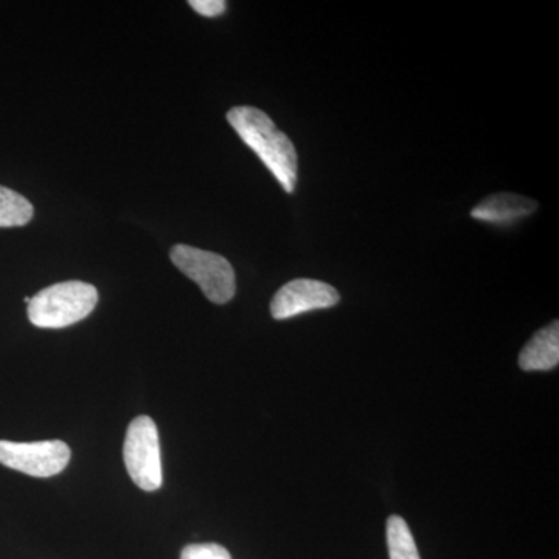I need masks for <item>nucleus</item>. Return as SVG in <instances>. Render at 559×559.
Wrapping results in <instances>:
<instances>
[{"label": "nucleus", "mask_w": 559, "mask_h": 559, "mask_svg": "<svg viewBox=\"0 0 559 559\" xmlns=\"http://www.w3.org/2000/svg\"><path fill=\"white\" fill-rule=\"evenodd\" d=\"M70 448L61 440L16 443L0 440V463L32 477H53L68 468Z\"/></svg>", "instance_id": "39448f33"}, {"label": "nucleus", "mask_w": 559, "mask_h": 559, "mask_svg": "<svg viewBox=\"0 0 559 559\" xmlns=\"http://www.w3.org/2000/svg\"><path fill=\"white\" fill-rule=\"evenodd\" d=\"M170 257L182 274L200 285L210 301L224 305L234 299L237 280L234 267L223 255L178 245L171 249Z\"/></svg>", "instance_id": "7ed1b4c3"}, {"label": "nucleus", "mask_w": 559, "mask_h": 559, "mask_svg": "<svg viewBox=\"0 0 559 559\" xmlns=\"http://www.w3.org/2000/svg\"><path fill=\"white\" fill-rule=\"evenodd\" d=\"M33 205L16 191L0 186V227H21L31 223Z\"/></svg>", "instance_id": "1a4fd4ad"}, {"label": "nucleus", "mask_w": 559, "mask_h": 559, "mask_svg": "<svg viewBox=\"0 0 559 559\" xmlns=\"http://www.w3.org/2000/svg\"><path fill=\"white\" fill-rule=\"evenodd\" d=\"M190 7L205 17L221 16L227 9L224 0H190Z\"/></svg>", "instance_id": "f8f14e48"}, {"label": "nucleus", "mask_w": 559, "mask_h": 559, "mask_svg": "<svg viewBox=\"0 0 559 559\" xmlns=\"http://www.w3.org/2000/svg\"><path fill=\"white\" fill-rule=\"evenodd\" d=\"M538 209V202L530 198L521 197L514 193H498L485 198L473 210L471 216L484 223L498 224V226H509L516 221L527 218Z\"/></svg>", "instance_id": "0eeeda50"}, {"label": "nucleus", "mask_w": 559, "mask_h": 559, "mask_svg": "<svg viewBox=\"0 0 559 559\" xmlns=\"http://www.w3.org/2000/svg\"><path fill=\"white\" fill-rule=\"evenodd\" d=\"M227 121L242 142L266 165L286 193H294L297 183V151L288 135L275 127L267 114L252 106L230 109Z\"/></svg>", "instance_id": "f257e3e1"}, {"label": "nucleus", "mask_w": 559, "mask_h": 559, "mask_svg": "<svg viewBox=\"0 0 559 559\" xmlns=\"http://www.w3.org/2000/svg\"><path fill=\"white\" fill-rule=\"evenodd\" d=\"M98 290L84 282H62L39 290L27 307L28 319L39 329H66L94 311Z\"/></svg>", "instance_id": "f03ea898"}, {"label": "nucleus", "mask_w": 559, "mask_h": 559, "mask_svg": "<svg viewBox=\"0 0 559 559\" xmlns=\"http://www.w3.org/2000/svg\"><path fill=\"white\" fill-rule=\"evenodd\" d=\"M180 559H231L229 550L219 544H190L183 547Z\"/></svg>", "instance_id": "9b49d317"}, {"label": "nucleus", "mask_w": 559, "mask_h": 559, "mask_svg": "<svg viewBox=\"0 0 559 559\" xmlns=\"http://www.w3.org/2000/svg\"><path fill=\"white\" fill-rule=\"evenodd\" d=\"M123 459L128 474L140 489L151 492L162 487L159 430L153 418L140 415L132 419L124 439Z\"/></svg>", "instance_id": "20e7f679"}, {"label": "nucleus", "mask_w": 559, "mask_h": 559, "mask_svg": "<svg viewBox=\"0 0 559 559\" xmlns=\"http://www.w3.org/2000/svg\"><path fill=\"white\" fill-rule=\"evenodd\" d=\"M336 288L319 280L297 278L286 283L271 301L272 318L285 320L316 310H326L340 304Z\"/></svg>", "instance_id": "423d86ee"}, {"label": "nucleus", "mask_w": 559, "mask_h": 559, "mask_svg": "<svg viewBox=\"0 0 559 559\" xmlns=\"http://www.w3.org/2000/svg\"><path fill=\"white\" fill-rule=\"evenodd\" d=\"M388 546L390 559H421L409 525L403 518H389Z\"/></svg>", "instance_id": "9d476101"}, {"label": "nucleus", "mask_w": 559, "mask_h": 559, "mask_svg": "<svg viewBox=\"0 0 559 559\" xmlns=\"http://www.w3.org/2000/svg\"><path fill=\"white\" fill-rule=\"evenodd\" d=\"M559 362V323L555 320L539 330L522 348L520 367L525 371H547Z\"/></svg>", "instance_id": "6e6552de"}]
</instances>
